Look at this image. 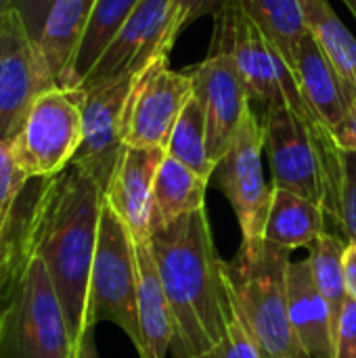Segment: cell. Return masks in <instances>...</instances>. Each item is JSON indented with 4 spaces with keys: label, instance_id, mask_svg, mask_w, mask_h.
<instances>
[{
    "label": "cell",
    "instance_id": "obj_26",
    "mask_svg": "<svg viewBox=\"0 0 356 358\" xmlns=\"http://www.w3.org/2000/svg\"><path fill=\"white\" fill-rule=\"evenodd\" d=\"M166 153L180 164L189 166L204 178H212L216 164L212 162L208 153V128H206V115L204 107L193 94L185 109L180 111L174 130L170 134Z\"/></svg>",
    "mask_w": 356,
    "mask_h": 358
},
{
    "label": "cell",
    "instance_id": "obj_20",
    "mask_svg": "<svg viewBox=\"0 0 356 358\" xmlns=\"http://www.w3.org/2000/svg\"><path fill=\"white\" fill-rule=\"evenodd\" d=\"M208 182V178L166 153L153 185L151 233L166 229L191 212L204 210Z\"/></svg>",
    "mask_w": 356,
    "mask_h": 358
},
{
    "label": "cell",
    "instance_id": "obj_24",
    "mask_svg": "<svg viewBox=\"0 0 356 358\" xmlns=\"http://www.w3.org/2000/svg\"><path fill=\"white\" fill-rule=\"evenodd\" d=\"M241 10L260 25L292 67L300 40L308 34L298 0H237Z\"/></svg>",
    "mask_w": 356,
    "mask_h": 358
},
{
    "label": "cell",
    "instance_id": "obj_33",
    "mask_svg": "<svg viewBox=\"0 0 356 358\" xmlns=\"http://www.w3.org/2000/svg\"><path fill=\"white\" fill-rule=\"evenodd\" d=\"M344 279L348 298L356 302V241H348L344 252Z\"/></svg>",
    "mask_w": 356,
    "mask_h": 358
},
{
    "label": "cell",
    "instance_id": "obj_19",
    "mask_svg": "<svg viewBox=\"0 0 356 358\" xmlns=\"http://www.w3.org/2000/svg\"><path fill=\"white\" fill-rule=\"evenodd\" d=\"M94 0H55L36 42L42 67L55 86L65 84L84 40Z\"/></svg>",
    "mask_w": 356,
    "mask_h": 358
},
{
    "label": "cell",
    "instance_id": "obj_17",
    "mask_svg": "<svg viewBox=\"0 0 356 358\" xmlns=\"http://www.w3.org/2000/svg\"><path fill=\"white\" fill-rule=\"evenodd\" d=\"M287 308L294 336L306 358H334V319L327 302L317 289L308 258L292 260L290 264Z\"/></svg>",
    "mask_w": 356,
    "mask_h": 358
},
{
    "label": "cell",
    "instance_id": "obj_12",
    "mask_svg": "<svg viewBox=\"0 0 356 358\" xmlns=\"http://www.w3.org/2000/svg\"><path fill=\"white\" fill-rule=\"evenodd\" d=\"M52 86L36 42L19 13L10 8L0 23V143L17 136L36 99Z\"/></svg>",
    "mask_w": 356,
    "mask_h": 358
},
{
    "label": "cell",
    "instance_id": "obj_13",
    "mask_svg": "<svg viewBox=\"0 0 356 358\" xmlns=\"http://www.w3.org/2000/svg\"><path fill=\"white\" fill-rule=\"evenodd\" d=\"M136 76H126L82 92V143L73 166L88 172L107 191L124 145V111Z\"/></svg>",
    "mask_w": 356,
    "mask_h": 358
},
{
    "label": "cell",
    "instance_id": "obj_25",
    "mask_svg": "<svg viewBox=\"0 0 356 358\" xmlns=\"http://www.w3.org/2000/svg\"><path fill=\"white\" fill-rule=\"evenodd\" d=\"M346 245H348V241L342 235L325 231L308 250L313 279H315L317 289L321 292L323 300L329 306L336 329H338V321H340V315L344 310V304L348 300L346 279H344Z\"/></svg>",
    "mask_w": 356,
    "mask_h": 358
},
{
    "label": "cell",
    "instance_id": "obj_1",
    "mask_svg": "<svg viewBox=\"0 0 356 358\" xmlns=\"http://www.w3.org/2000/svg\"><path fill=\"white\" fill-rule=\"evenodd\" d=\"M103 203L101 185L73 164L59 176L44 178L34 203V250L52 279L73 346L86 331L88 285Z\"/></svg>",
    "mask_w": 356,
    "mask_h": 358
},
{
    "label": "cell",
    "instance_id": "obj_35",
    "mask_svg": "<svg viewBox=\"0 0 356 358\" xmlns=\"http://www.w3.org/2000/svg\"><path fill=\"white\" fill-rule=\"evenodd\" d=\"M10 8H13V0H0V23L4 21V17Z\"/></svg>",
    "mask_w": 356,
    "mask_h": 358
},
{
    "label": "cell",
    "instance_id": "obj_3",
    "mask_svg": "<svg viewBox=\"0 0 356 358\" xmlns=\"http://www.w3.org/2000/svg\"><path fill=\"white\" fill-rule=\"evenodd\" d=\"M273 187L298 193L325 210L340 229L342 149L332 130L311 111L290 103L271 105L260 117Z\"/></svg>",
    "mask_w": 356,
    "mask_h": 358
},
{
    "label": "cell",
    "instance_id": "obj_2",
    "mask_svg": "<svg viewBox=\"0 0 356 358\" xmlns=\"http://www.w3.org/2000/svg\"><path fill=\"white\" fill-rule=\"evenodd\" d=\"M151 252L170 306L174 358H199L225 334V271L206 208L151 233Z\"/></svg>",
    "mask_w": 356,
    "mask_h": 358
},
{
    "label": "cell",
    "instance_id": "obj_23",
    "mask_svg": "<svg viewBox=\"0 0 356 358\" xmlns=\"http://www.w3.org/2000/svg\"><path fill=\"white\" fill-rule=\"evenodd\" d=\"M138 2L141 0H94V8L84 40L78 48V55L73 59V65L63 88H78L82 84L86 73L92 69L105 46L111 42V38L118 34V29L130 17Z\"/></svg>",
    "mask_w": 356,
    "mask_h": 358
},
{
    "label": "cell",
    "instance_id": "obj_10",
    "mask_svg": "<svg viewBox=\"0 0 356 358\" xmlns=\"http://www.w3.org/2000/svg\"><path fill=\"white\" fill-rule=\"evenodd\" d=\"M168 61L170 57L162 55L134 78L124 111L126 147L166 151L174 124L193 96L189 71H176Z\"/></svg>",
    "mask_w": 356,
    "mask_h": 358
},
{
    "label": "cell",
    "instance_id": "obj_8",
    "mask_svg": "<svg viewBox=\"0 0 356 358\" xmlns=\"http://www.w3.org/2000/svg\"><path fill=\"white\" fill-rule=\"evenodd\" d=\"M82 143L80 88L52 86L31 105L21 130L8 143L21 172L34 178L59 176Z\"/></svg>",
    "mask_w": 356,
    "mask_h": 358
},
{
    "label": "cell",
    "instance_id": "obj_6",
    "mask_svg": "<svg viewBox=\"0 0 356 358\" xmlns=\"http://www.w3.org/2000/svg\"><path fill=\"white\" fill-rule=\"evenodd\" d=\"M210 48H222L233 57L258 117L275 103L308 109L292 67L260 25L241 10L237 0H227L214 15Z\"/></svg>",
    "mask_w": 356,
    "mask_h": 358
},
{
    "label": "cell",
    "instance_id": "obj_15",
    "mask_svg": "<svg viewBox=\"0 0 356 358\" xmlns=\"http://www.w3.org/2000/svg\"><path fill=\"white\" fill-rule=\"evenodd\" d=\"M164 149L126 147L105 191V201L122 218L134 243L151 239V197Z\"/></svg>",
    "mask_w": 356,
    "mask_h": 358
},
{
    "label": "cell",
    "instance_id": "obj_31",
    "mask_svg": "<svg viewBox=\"0 0 356 358\" xmlns=\"http://www.w3.org/2000/svg\"><path fill=\"white\" fill-rule=\"evenodd\" d=\"M52 2L55 0H13V8L23 19L27 34L34 42H38V38H40V31L44 27L46 15H48Z\"/></svg>",
    "mask_w": 356,
    "mask_h": 358
},
{
    "label": "cell",
    "instance_id": "obj_32",
    "mask_svg": "<svg viewBox=\"0 0 356 358\" xmlns=\"http://www.w3.org/2000/svg\"><path fill=\"white\" fill-rule=\"evenodd\" d=\"M332 134L342 151H356V101L353 103L348 115L342 120V124Z\"/></svg>",
    "mask_w": 356,
    "mask_h": 358
},
{
    "label": "cell",
    "instance_id": "obj_18",
    "mask_svg": "<svg viewBox=\"0 0 356 358\" xmlns=\"http://www.w3.org/2000/svg\"><path fill=\"white\" fill-rule=\"evenodd\" d=\"M136 250V315L141 331V358H166L172 350L174 327L170 306L162 287L159 271L151 252V239L147 243H134Z\"/></svg>",
    "mask_w": 356,
    "mask_h": 358
},
{
    "label": "cell",
    "instance_id": "obj_11",
    "mask_svg": "<svg viewBox=\"0 0 356 358\" xmlns=\"http://www.w3.org/2000/svg\"><path fill=\"white\" fill-rule=\"evenodd\" d=\"M174 44L172 2L141 0L78 88H92L126 76H136L153 59L162 55L170 57Z\"/></svg>",
    "mask_w": 356,
    "mask_h": 358
},
{
    "label": "cell",
    "instance_id": "obj_16",
    "mask_svg": "<svg viewBox=\"0 0 356 358\" xmlns=\"http://www.w3.org/2000/svg\"><path fill=\"white\" fill-rule=\"evenodd\" d=\"M292 71L306 107L334 132L356 101L355 88L344 82V78L308 34L296 48Z\"/></svg>",
    "mask_w": 356,
    "mask_h": 358
},
{
    "label": "cell",
    "instance_id": "obj_27",
    "mask_svg": "<svg viewBox=\"0 0 356 358\" xmlns=\"http://www.w3.org/2000/svg\"><path fill=\"white\" fill-rule=\"evenodd\" d=\"M199 358H260V352L254 344V338L237 304L233 285L227 277V271H225V334L210 352L201 355Z\"/></svg>",
    "mask_w": 356,
    "mask_h": 358
},
{
    "label": "cell",
    "instance_id": "obj_34",
    "mask_svg": "<svg viewBox=\"0 0 356 358\" xmlns=\"http://www.w3.org/2000/svg\"><path fill=\"white\" fill-rule=\"evenodd\" d=\"M73 358H99L97 344H94V329H86L84 331V336L80 338V342L76 346Z\"/></svg>",
    "mask_w": 356,
    "mask_h": 358
},
{
    "label": "cell",
    "instance_id": "obj_36",
    "mask_svg": "<svg viewBox=\"0 0 356 358\" xmlns=\"http://www.w3.org/2000/svg\"><path fill=\"white\" fill-rule=\"evenodd\" d=\"M346 4V8L350 10V15L356 19V0H342Z\"/></svg>",
    "mask_w": 356,
    "mask_h": 358
},
{
    "label": "cell",
    "instance_id": "obj_29",
    "mask_svg": "<svg viewBox=\"0 0 356 358\" xmlns=\"http://www.w3.org/2000/svg\"><path fill=\"white\" fill-rule=\"evenodd\" d=\"M172 2V36H178L204 15H216L227 0H170Z\"/></svg>",
    "mask_w": 356,
    "mask_h": 358
},
{
    "label": "cell",
    "instance_id": "obj_7",
    "mask_svg": "<svg viewBox=\"0 0 356 358\" xmlns=\"http://www.w3.org/2000/svg\"><path fill=\"white\" fill-rule=\"evenodd\" d=\"M136 283L134 239L122 218L105 201L90 271L86 329H94L99 323L109 321L130 338L138 352L141 331L136 315Z\"/></svg>",
    "mask_w": 356,
    "mask_h": 358
},
{
    "label": "cell",
    "instance_id": "obj_9",
    "mask_svg": "<svg viewBox=\"0 0 356 358\" xmlns=\"http://www.w3.org/2000/svg\"><path fill=\"white\" fill-rule=\"evenodd\" d=\"M264 134L262 124L250 107L227 153L216 164V182L231 201L241 227L243 245L264 243V229L271 210L273 185L264 180L262 170Z\"/></svg>",
    "mask_w": 356,
    "mask_h": 358
},
{
    "label": "cell",
    "instance_id": "obj_5",
    "mask_svg": "<svg viewBox=\"0 0 356 358\" xmlns=\"http://www.w3.org/2000/svg\"><path fill=\"white\" fill-rule=\"evenodd\" d=\"M73 355L76 346L52 279L31 241V250L0 308V358H73Z\"/></svg>",
    "mask_w": 356,
    "mask_h": 358
},
{
    "label": "cell",
    "instance_id": "obj_28",
    "mask_svg": "<svg viewBox=\"0 0 356 358\" xmlns=\"http://www.w3.org/2000/svg\"><path fill=\"white\" fill-rule=\"evenodd\" d=\"M340 235L346 241H356V151H342Z\"/></svg>",
    "mask_w": 356,
    "mask_h": 358
},
{
    "label": "cell",
    "instance_id": "obj_22",
    "mask_svg": "<svg viewBox=\"0 0 356 358\" xmlns=\"http://www.w3.org/2000/svg\"><path fill=\"white\" fill-rule=\"evenodd\" d=\"M308 36L325 52L344 82L356 90V38L329 0H298Z\"/></svg>",
    "mask_w": 356,
    "mask_h": 358
},
{
    "label": "cell",
    "instance_id": "obj_30",
    "mask_svg": "<svg viewBox=\"0 0 356 358\" xmlns=\"http://www.w3.org/2000/svg\"><path fill=\"white\" fill-rule=\"evenodd\" d=\"M334 358H356V302L346 300L336 329Z\"/></svg>",
    "mask_w": 356,
    "mask_h": 358
},
{
    "label": "cell",
    "instance_id": "obj_4",
    "mask_svg": "<svg viewBox=\"0 0 356 358\" xmlns=\"http://www.w3.org/2000/svg\"><path fill=\"white\" fill-rule=\"evenodd\" d=\"M292 250L264 239L260 245L239 248L233 262H225L245 325L260 358H306L287 308V271Z\"/></svg>",
    "mask_w": 356,
    "mask_h": 358
},
{
    "label": "cell",
    "instance_id": "obj_14",
    "mask_svg": "<svg viewBox=\"0 0 356 358\" xmlns=\"http://www.w3.org/2000/svg\"><path fill=\"white\" fill-rule=\"evenodd\" d=\"M187 71L193 82V94L204 107L208 153L218 164L235 138L245 111L252 107L245 84L233 57L222 48H210L208 57Z\"/></svg>",
    "mask_w": 356,
    "mask_h": 358
},
{
    "label": "cell",
    "instance_id": "obj_21",
    "mask_svg": "<svg viewBox=\"0 0 356 358\" xmlns=\"http://www.w3.org/2000/svg\"><path fill=\"white\" fill-rule=\"evenodd\" d=\"M325 210L287 189L273 187L271 210L266 218L264 239L285 250L313 248V243L327 231Z\"/></svg>",
    "mask_w": 356,
    "mask_h": 358
}]
</instances>
